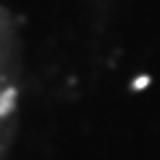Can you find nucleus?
I'll list each match as a JSON object with an SVG mask.
<instances>
[{"mask_svg":"<svg viewBox=\"0 0 160 160\" xmlns=\"http://www.w3.org/2000/svg\"><path fill=\"white\" fill-rule=\"evenodd\" d=\"M19 93H22V56L19 38L11 16L0 11V160L11 147L19 118Z\"/></svg>","mask_w":160,"mask_h":160,"instance_id":"1","label":"nucleus"}]
</instances>
